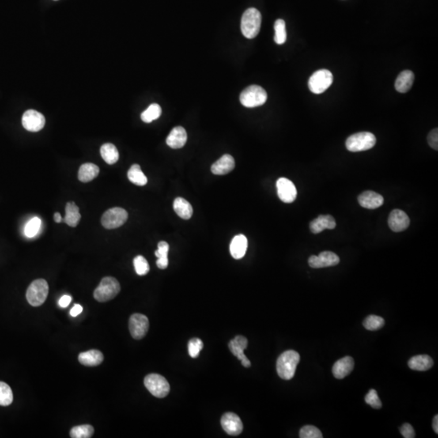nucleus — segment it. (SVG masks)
<instances>
[{"mask_svg":"<svg viewBox=\"0 0 438 438\" xmlns=\"http://www.w3.org/2000/svg\"><path fill=\"white\" fill-rule=\"evenodd\" d=\"M95 432V428L89 424H83L73 427L70 431V436L73 438H89Z\"/></svg>","mask_w":438,"mask_h":438,"instance_id":"nucleus-33","label":"nucleus"},{"mask_svg":"<svg viewBox=\"0 0 438 438\" xmlns=\"http://www.w3.org/2000/svg\"><path fill=\"white\" fill-rule=\"evenodd\" d=\"M128 178L132 183L137 186H144L148 182L147 177L141 171V167L138 164L132 166L128 172Z\"/></svg>","mask_w":438,"mask_h":438,"instance_id":"nucleus-31","label":"nucleus"},{"mask_svg":"<svg viewBox=\"0 0 438 438\" xmlns=\"http://www.w3.org/2000/svg\"><path fill=\"white\" fill-rule=\"evenodd\" d=\"M366 330L373 331L382 329L385 325V320L381 317L376 315H370L363 322Z\"/></svg>","mask_w":438,"mask_h":438,"instance_id":"nucleus-35","label":"nucleus"},{"mask_svg":"<svg viewBox=\"0 0 438 438\" xmlns=\"http://www.w3.org/2000/svg\"><path fill=\"white\" fill-rule=\"evenodd\" d=\"M46 123L44 115L35 110H28L22 116V125L27 131L36 133L44 128Z\"/></svg>","mask_w":438,"mask_h":438,"instance_id":"nucleus-11","label":"nucleus"},{"mask_svg":"<svg viewBox=\"0 0 438 438\" xmlns=\"http://www.w3.org/2000/svg\"><path fill=\"white\" fill-rule=\"evenodd\" d=\"M388 224L394 232H401L408 229L410 225V218L402 210L394 209L389 216Z\"/></svg>","mask_w":438,"mask_h":438,"instance_id":"nucleus-16","label":"nucleus"},{"mask_svg":"<svg viewBox=\"0 0 438 438\" xmlns=\"http://www.w3.org/2000/svg\"><path fill=\"white\" fill-rule=\"evenodd\" d=\"M365 402L374 409H380L382 406V401L378 397V392L372 389L369 390L368 394H366Z\"/></svg>","mask_w":438,"mask_h":438,"instance_id":"nucleus-41","label":"nucleus"},{"mask_svg":"<svg viewBox=\"0 0 438 438\" xmlns=\"http://www.w3.org/2000/svg\"><path fill=\"white\" fill-rule=\"evenodd\" d=\"M82 306L80 305V304H75L74 307L71 309L70 315L75 318V317H77V316L80 315V314L82 312Z\"/></svg>","mask_w":438,"mask_h":438,"instance_id":"nucleus-45","label":"nucleus"},{"mask_svg":"<svg viewBox=\"0 0 438 438\" xmlns=\"http://www.w3.org/2000/svg\"><path fill=\"white\" fill-rule=\"evenodd\" d=\"M428 145L431 148L437 150L438 149V129H435L429 133L428 136Z\"/></svg>","mask_w":438,"mask_h":438,"instance_id":"nucleus-43","label":"nucleus"},{"mask_svg":"<svg viewBox=\"0 0 438 438\" xmlns=\"http://www.w3.org/2000/svg\"><path fill=\"white\" fill-rule=\"evenodd\" d=\"M120 292V284L113 277H103L99 287L93 292V297L97 301L104 303L113 300Z\"/></svg>","mask_w":438,"mask_h":438,"instance_id":"nucleus-3","label":"nucleus"},{"mask_svg":"<svg viewBox=\"0 0 438 438\" xmlns=\"http://www.w3.org/2000/svg\"><path fill=\"white\" fill-rule=\"evenodd\" d=\"M162 108L157 103L151 104L144 112L141 114V118L145 123H151L161 116Z\"/></svg>","mask_w":438,"mask_h":438,"instance_id":"nucleus-32","label":"nucleus"},{"mask_svg":"<svg viewBox=\"0 0 438 438\" xmlns=\"http://www.w3.org/2000/svg\"><path fill=\"white\" fill-rule=\"evenodd\" d=\"M42 225L41 219L38 217H33L30 221H28L26 226L24 227V234L27 237L33 238L39 234V230Z\"/></svg>","mask_w":438,"mask_h":438,"instance_id":"nucleus-37","label":"nucleus"},{"mask_svg":"<svg viewBox=\"0 0 438 438\" xmlns=\"http://www.w3.org/2000/svg\"><path fill=\"white\" fill-rule=\"evenodd\" d=\"M149 319L146 316L135 314L129 319V330L135 339H141L146 335L149 330Z\"/></svg>","mask_w":438,"mask_h":438,"instance_id":"nucleus-10","label":"nucleus"},{"mask_svg":"<svg viewBox=\"0 0 438 438\" xmlns=\"http://www.w3.org/2000/svg\"><path fill=\"white\" fill-rule=\"evenodd\" d=\"M340 259L333 252H322L318 256H311L308 259V265L314 269L330 267L339 263Z\"/></svg>","mask_w":438,"mask_h":438,"instance_id":"nucleus-12","label":"nucleus"},{"mask_svg":"<svg viewBox=\"0 0 438 438\" xmlns=\"http://www.w3.org/2000/svg\"><path fill=\"white\" fill-rule=\"evenodd\" d=\"M247 347V339L243 336H236L234 339L229 342V348L231 353L237 357L238 360H241L242 364L245 368H249L251 362L244 355V350Z\"/></svg>","mask_w":438,"mask_h":438,"instance_id":"nucleus-15","label":"nucleus"},{"mask_svg":"<svg viewBox=\"0 0 438 438\" xmlns=\"http://www.w3.org/2000/svg\"><path fill=\"white\" fill-rule=\"evenodd\" d=\"M135 270L137 274L140 276H144L149 271V265L143 256H137L133 260Z\"/></svg>","mask_w":438,"mask_h":438,"instance_id":"nucleus-38","label":"nucleus"},{"mask_svg":"<svg viewBox=\"0 0 438 438\" xmlns=\"http://www.w3.org/2000/svg\"><path fill=\"white\" fill-rule=\"evenodd\" d=\"M414 80L415 75L412 71H403L396 79L395 84H394L396 90L402 93L408 92L412 88Z\"/></svg>","mask_w":438,"mask_h":438,"instance_id":"nucleus-23","label":"nucleus"},{"mask_svg":"<svg viewBox=\"0 0 438 438\" xmlns=\"http://www.w3.org/2000/svg\"><path fill=\"white\" fill-rule=\"evenodd\" d=\"M99 167L93 163H85L81 166L78 171L79 180L82 183H88L99 175Z\"/></svg>","mask_w":438,"mask_h":438,"instance_id":"nucleus-27","label":"nucleus"},{"mask_svg":"<svg viewBox=\"0 0 438 438\" xmlns=\"http://www.w3.org/2000/svg\"><path fill=\"white\" fill-rule=\"evenodd\" d=\"M408 366L416 371H427L433 366V360L429 356L420 355L411 358L408 361Z\"/></svg>","mask_w":438,"mask_h":438,"instance_id":"nucleus-25","label":"nucleus"},{"mask_svg":"<svg viewBox=\"0 0 438 438\" xmlns=\"http://www.w3.org/2000/svg\"><path fill=\"white\" fill-rule=\"evenodd\" d=\"M100 153L103 160L109 165H113L119 160V151L111 143H107L101 147Z\"/></svg>","mask_w":438,"mask_h":438,"instance_id":"nucleus-29","label":"nucleus"},{"mask_svg":"<svg viewBox=\"0 0 438 438\" xmlns=\"http://www.w3.org/2000/svg\"><path fill=\"white\" fill-rule=\"evenodd\" d=\"M247 248V239L245 235H238L232 239L230 245L231 255L235 259H241L245 255Z\"/></svg>","mask_w":438,"mask_h":438,"instance_id":"nucleus-22","label":"nucleus"},{"mask_svg":"<svg viewBox=\"0 0 438 438\" xmlns=\"http://www.w3.org/2000/svg\"><path fill=\"white\" fill-rule=\"evenodd\" d=\"M168 251H169V244L165 241L159 242L158 244V250L155 252V256L157 257V266L159 269H165L168 266Z\"/></svg>","mask_w":438,"mask_h":438,"instance_id":"nucleus-30","label":"nucleus"},{"mask_svg":"<svg viewBox=\"0 0 438 438\" xmlns=\"http://www.w3.org/2000/svg\"><path fill=\"white\" fill-rule=\"evenodd\" d=\"M335 219L331 215H320L310 223V230L314 234L321 233L326 229H334Z\"/></svg>","mask_w":438,"mask_h":438,"instance_id":"nucleus-21","label":"nucleus"},{"mask_svg":"<svg viewBox=\"0 0 438 438\" xmlns=\"http://www.w3.org/2000/svg\"><path fill=\"white\" fill-rule=\"evenodd\" d=\"M377 142L376 137L368 132L355 133L348 137L346 147L351 152H361L372 149Z\"/></svg>","mask_w":438,"mask_h":438,"instance_id":"nucleus-6","label":"nucleus"},{"mask_svg":"<svg viewBox=\"0 0 438 438\" xmlns=\"http://www.w3.org/2000/svg\"><path fill=\"white\" fill-rule=\"evenodd\" d=\"M235 166L234 158L230 154H224L216 163H213L211 167V171L214 175H227L233 171Z\"/></svg>","mask_w":438,"mask_h":438,"instance_id":"nucleus-19","label":"nucleus"},{"mask_svg":"<svg viewBox=\"0 0 438 438\" xmlns=\"http://www.w3.org/2000/svg\"><path fill=\"white\" fill-rule=\"evenodd\" d=\"M277 196L285 203H292L297 197V190L292 181L280 178L277 181Z\"/></svg>","mask_w":438,"mask_h":438,"instance_id":"nucleus-13","label":"nucleus"},{"mask_svg":"<svg viewBox=\"0 0 438 438\" xmlns=\"http://www.w3.org/2000/svg\"><path fill=\"white\" fill-rule=\"evenodd\" d=\"M48 293L49 286L46 280H35L27 289V301L33 307H39L44 304Z\"/></svg>","mask_w":438,"mask_h":438,"instance_id":"nucleus-5","label":"nucleus"},{"mask_svg":"<svg viewBox=\"0 0 438 438\" xmlns=\"http://www.w3.org/2000/svg\"><path fill=\"white\" fill-rule=\"evenodd\" d=\"M262 25V14L256 8H248L243 12L241 19V31L243 36L253 39L258 36Z\"/></svg>","mask_w":438,"mask_h":438,"instance_id":"nucleus-2","label":"nucleus"},{"mask_svg":"<svg viewBox=\"0 0 438 438\" xmlns=\"http://www.w3.org/2000/svg\"><path fill=\"white\" fill-rule=\"evenodd\" d=\"M187 135L185 129L183 127H175L171 130L169 136L167 137V145H169L172 149H180L184 146L187 142Z\"/></svg>","mask_w":438,"mask_h":438,"instance_id":"nucleus-20","label":"nucleus"},{"mask_svg":"<svg viewBox=\"0 0 438 438\" xmlns=\"http://www.w3.org/2000/svg\"><path fill=\"white\" fill-rule=\"evenodd\" d=\"M13 394L10 386L5 382H0V406H7L12 404Z\"/></svg>","mask_w":438,"mask_h":438,"instance_id":"nucleus-36","label":"nucleus"},{"mask_svg":"<svg viewBox=\"0 0 438 438\" xmlns=\"http://www.w3.org/2000/svg\"><path fill=\"white\" fill-rule=\"evenodd\" d=\"M54 220L55 223H60L62 222V216H61L60 213H55L54 214Z\"/></svg>","mask_w":438,"mask_h":438,"instance_id":"nucleus-47","label":"nucleus"},{"mask_svg":"<svg viewBox=\"0 0 438 438\" xmlns=\"http://www.w3.org/2000/svg\"><path fill=\"white\" fill-rule=\"evenodd\" d=\"M71 301H72V297H71L70 296H67V295H65V296H62V297L60 298V300L58 301V304H59L60 307H66L69 305Z\"/></svg>","mask_w":438,"mask_h":438,"instance_id":"nucleus-44","label":"nucleus"},{"mask_svg":"<svg viewBox=\"0 0 438 438\" xmlns=\"http://www.w3.org/2000/svg\"><path fill=\"white\" fill-rule=\"evenodd\" d=\"M432 428L436 433H438V416H435L433 418V422H432Z\"/></svg>","mask_w":438,"mask_h":438,"instance_id":"nucleus-46","label":"nucleus"},{"mask_svg":"<svg viewBox=\"0 0 438 438\" xmlns=\"http://www.w3.org/2000/svg\"><path fill=\"white\" fill-rule=\"evenodd\" d=\"M221 424L223 430L227 434L237 436L243 431V423L237 415L232 412H227L223 415L221 419Z\"/></svg>","mask_w":438,"mask_h":438,"instance_id":"nucleus-14","label":"nucleus"},{"mask_svg":"<svg viewBox=\"0 0 438 438\" xmlns=\"http://www.w3.org/2000/svg\"><path fill=\"white\" fill-rule=\"evenodd\" d=\"M79 362L88 367H95L103 363L104 360L103 354L99 350H90L82 352L79 355Z\"/></svg>","mask_w":438,"mask_h":438,"instance_id":"nucleus-24","label":"nucleus"},{"mask_svg":"<svg viewBox=\"0 0 438 438\" xmlns=\"http://www.w3.org/2000/svg\"><path fill=\"white\" fill-rule=\"evenodd\" d=\"M300 438H322V433L317 427L306 425L300 431Z\"/></svg>","mask_w":438,"mask_h":438,"instance_id":"nucleus-40","label":"nucleus"},{"mask_svg":"<svg viewBox=\"0 0 438 438\" xmlns=\"http://www.w3.org/2000/svg\"><path fill=\"white\" fill-rule=\"evenodd\" d=\"M129 214L124 209L115 207L108 209L103 213L102 224L107 229H115L123 226L127 222Z\"/></svg>","mask_w":438,"mask_h":438,"instance_id":"nucleus-9","label":"nucleus"},{"mask_svg":"<svg viewBox=\"0 0 438 438\" xmlns=\"http://www.w3.org/2000/svg\"><path fill=\"white\" fill-rule=\"evenodd\" d=\"M333 83V75L327 69H321L314 73L308 81V88L315 95H321L327 90Z\"/></svg>","mask_w":438,"mask_h":438,"instance_id":"nucleus-8","label":"nucleus"},{"mask_svg":"<svg viewBox=\"0 0 438 438\" xmlns=\"http://www.w3.org/2000/svg\"><path fill=\"white\" fill-rule=\"evenodd\" d=\"M81 215L80 209L75 202H68L65 208V217L62 222L69 227H76L81 220Z\"/></svg>","mask_w":438,"mask_h":438,"instance_id":"nucleus-26","label":"nucleus"},{"mask_svg":"<svg viewBox=\"0 0 438 438\" xmlns=\"http://www.w3.org/2000/svg\"><path fill=\"white\" fill-rule=\"evenodd\" d=\"M400 432L402 436L405 438H414L416 437V432H415L414 428L410 424H404L401 428H400Z\"/></svg>","mask_w":438,"mask_h":438,"instance_id":"nucleus-42","label":"nucleus"},{"mask_svg":"<svg viewBox=\"0 0 438 438\" xmlns=\"http://www.w3.org/2000/svg\"><path fill=\"white\" fill-rule=\"evenodd\" d=\"M300 360V354L296 351H286L277 360V372L284 380H291L295 376L296 368Z\"/></svg>","mask_w":438,"mask_h":438,"instance_id":"nucleus-1","label":"nucleus"},{"mask_svg":"<svg viewBox=\"0 0 438 438\" xmlns=\"http://www.w3.org/2000/svg\"><path fill=\"white\" fill-rule=\"evenodd\" d=\"M147 390L156 398H165L170 393V385L164 377L157 373L147 375L144 380Z\"/></svg>","mask_w":438,"mask_h":438,"instance_id":"nucleus-7","label":"nucleus"},{"mask_svg":"<svg viewBox=\"0 0 438 438\" xmlns=\"http://www.w3.org/2000/svg\"><path fill=\"white\" fill-rule=\"evenodd\" d=\"M267 92L259 85H250L242 91L239 97L240 103L247 108L260 107L267 100Z\"/></svg>","mask_w":438,"mask_h":438,"instance_id":"nucleus-4","label":"nucleus"},{"mask_svg":"<svg viewBox=\"0 0 438 438\" xmlns=\"http://www.w3.org/2000/svg\"><path fill=\"white\" fill-rule=\"evenodd\" d=\"M274 41L277 45H283L287 41V31H286V23L284 20L278 19L274 23Z\"/></svg>","mask_w":438,"mask_h":438,"instance_id":"nucleus-34","label":"nucleus"},{"mask_svg":"<svg viewBox=\"0 0 438 438\" xmlns=\"http://www.w3.org/2000/svg\"><path fill=\"white\" fill-rule=\"evenodd\" d=\"M355 365L353 358L351 356H345L340 359L333 366L332 372L334 374V378L337 379H342L346 378L348 375L352 372Z\"/></svg>","mask_w":438,"mask_h":438,"instance_id":"nucleus-18","label":"nucleus"},{"mask_svg":"<svg viewBox=\"0 0 438 438\" xmlns=\"http://www.w3.org/2000/svg\"><path fill=\"white\" fill-rule=\"evenodd\" d=\"M359 204L366 209H374L384 204V198L380 194L372 191H366L358 197Z\"/></svg>","mask_w":438,"mask_h":438,"instance_id":"nucleus-17","label":"nucleus"},{"mask_svg":"<svg viewBox=\"0 0 438 438\" xmlns=\"http://www.w3.org/2000/svg\"><path fill=\"white\" fill-rule=\"evenodd\" d=\"M173 208L177 215L181 218L187 220L193 216V209L191 204L182 197H177L174 201Z\"/></svg>","mask_w":438,"mask_h":438,"instance_id":"nucleus-28","label":"nucleus"},{"mask_svg":"<svg viewBox=\"0 0 438 438\" xmlns=\"http://www.w3.org/2000/svg\"><path fill=\"white\" fill-rule=\"evenodd\" d=\"M204 343L200 338H193L189 340V353L192 358H197L200 352L203 349Z\"/></svg>","mask_w":438,"mask_h":438,"instance_id":"nucleus-39","label":"nucleus"}]
</instances>
